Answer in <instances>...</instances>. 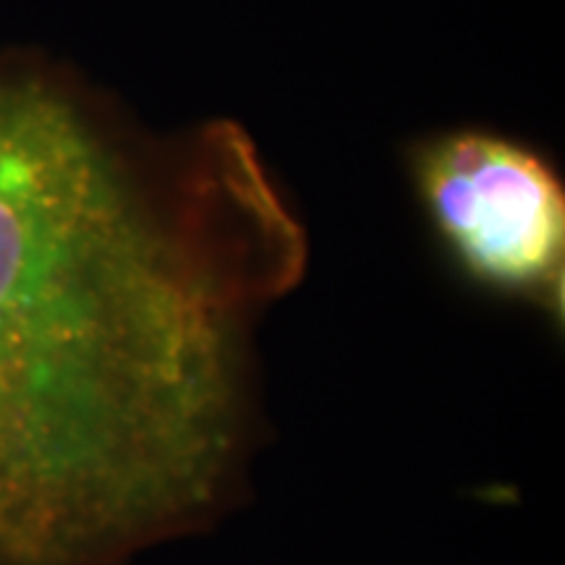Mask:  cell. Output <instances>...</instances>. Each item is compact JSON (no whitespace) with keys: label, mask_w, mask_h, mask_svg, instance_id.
<instances>
[{"label":"cell","mask_w":565,"mask_h":565,"mask_svg":"<svg viewBox=\"0 0 565 565\" xmlns=\"http://www.w3.org/2000/svg\"><path fill=\"white\" fill-rule=\"evenodd\" d=\"M299 259L263 192L162 200L66 92L0 74V565H126L217 511L246 328Z\"/></svg>","instance_id":"cell-1"},{"label":"cell","mask_w":565,"mask_h":565,"mask_svg":"<svg viewBox=\"0 0 565 565\" xmlns=\"http://www.w3.org/2000/svg\"><path fill=\"white\" fill-rule=\"evenodd\" d=\"M416 175L429 221L471 278L550 307L563 299L565 196L534 152L463 131L429 145Z\"/></svg>","instance_id":"cell-2"}]
</instances>
